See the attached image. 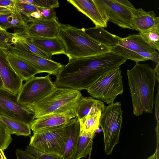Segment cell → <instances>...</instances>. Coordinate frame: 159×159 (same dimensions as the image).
<instances>
[{
  "label": "cell",
  "instance_id": "35",
  "mask_svg": "<svg viewBox=\"0 0 159 159\" xmlns=\"http://www.w3.org/2000/svg\"><path fill=\"white\" fill-rule=\"evenodd\" d=\"M16 0H0V6L12 9L15 5Z\"/></svg>",
  "mask_w": 159,
  "mask_h": 159
},
{
  "label": "cell",
  "instance_id": "22",
  "mask_svg": "<svg viewBox=\"0 0 159 159\" xmlns=\"http://www.w3.org/2000/svg\"><path fill=\"white\" fill-rule=\"evenodd\" d=\"M83 31L91 37L111 48L118 43L120 37L104 30L103 28L96 26L89 28H82Z\"/></svg>",
  "mask_w": 159,
  "mask_h": 159
},
{
  "label": "cell",
  "instance_id": "2",
  "mask_svg": "<svg viewBox=\"0 0 159 159\" xmlns=\"http://www.w3.org/2000/svg\"><path fill=\"white\" fill-rule=\"evenodd\" d=\"M127 75L133 107L136 116L143 112L152 113L157 77L154 69L147 64L136 63Z\"/></svg>",
  "mask_w": 159,
  "mask_h": 159
},
{
  "label": "cell",
  "instance_id": "30",
  "mask_svg": "<svg viewBox=\"0 0 159 159\" xmlns=\"http://www.w3.org/2000/svg\"><path fill=\"white\" fill-rule=\"evenodd\" d=\"M20 2L32 4L42 8H57L59 4L58 0H17Z\"/></svg>",
  "mask_w": 159,
  "mask_h": 159
},
{
  "label": "cell",
  "instance_id": "38",
  "mask_svg": "<svg viewBox=\"0 0 159 159\" xmlns=\"http://www.w3.org/2000/svg\"><path fill=\"white\" fill-rule=\"evenodd\" d=\"M157 138V147L156 151V159H159V134H156Z\"/></svg>",
  "mask_w": 159,
  "mask_h": 159
},
{
  "label": "cell",
  "instance_id": "19",
  "mask_svg": "<svg viewBox=\"0 0 159 159\" xmlns=\"http://www.w3.org/2000/svg\"><path fill=\"white\" fill-rule=\"evenodd\" d=\"M156 17L153 11H146L142 8L136 9L132 12L133 30L141 32L149 29L153 25Z\"/></svg>",
  "mask_w": 159,
  "mask_h": 159
},
{
  "label": "cell",
  "instance_id": "16",
  "mask_svg": "<svg viewBox=\"0 0 159 159\" xmlns=\"http://www.w3.org/2000/svg\"><path fill=\"white\" fill-rule=\"evenodd\" d=\"M75 117L76 111L46 115L34 119L30 124V128L34 134L40 130L64 125Z\"/></svg>",
  "mask_w": 159,
  "mask_h": 159
},
{
  "label": "cell",
  "instance_id": "11",
  "mask_svg": "<svg viewBox=\"0 0 159 159\" xmlns=\"http://www.w3.org/2000/svg\"><path fill=\"white\" fill-rule=\"evenodd\" d=\"M0 115L30 124L34 115L26 107L17 102V95L0 88Z\"/></svg>",
  "mask_w": 159,
  "mask_h": 159
},
{
  "label": "cell",
  "instance_id": "10",
  "mask_svg": "<svg viewBox=\"0 0 159 159\" xmlns=\"http://www.w3.org/2000/svg\"><path fill=\"white\" fill-rule=\"evenodd\" d=\"M48 74L43 77L33 76L22 85L17 94V102L22 105H31L41 100L56 87Z\"/></svg>",
  "mask_w": 159,
  "mask_h": 159
},
{
  "label": "cell",
  "instance_id": "44",
  "mask_svg": "<svg viewBox=\"0 0 159 159\" xmlns=\"http://www.w3.org/2000/svg\"><path fill=\"white\" fill-rule=\"evenodd\" d=\"M102 131V129H101L100 128V127H99V128H98L97 129L95 130V133H99Z\"/></svg>",
  "mask_w": 159,
  "mask_h": 159
},
{
  "label": "cell",
  "instance_id": "20",
  "mask_svg": "<svg viewBox=\"0 0 159 159\" xmlns=\"http://www.w3.org/2000/svg\"><path fill=\"white\" fill-rule=\"evenodd\" d=\"M105 106L102 101L92 97L83 96L76 110V115L79 120L87 115H93L102 112Z\"/></svg>",
  "mask_w": 159,
  "mask_h": 159
},
{
  "label": "cell",
  "instance_id": "15",
  "mask_svg": "<svg viewBox=\"0 0 159 159\" xmlns=\"http://www.w3.org/2000/svg\"><path fill=\"white\" fill-rule=\"evenodd\" d=\"M60 24L57 19H34L28 24L27 37H58Z\"/></svg>",
  "mask_w": 159,
  "mask_h": 159
},
{
  "label": "cell",
  "instance_id": "6",
  "mask_svg": "<svg viewBox=\"0 0 159 159\" xmlns=\"http://www.w3.org/2000/svg\"><path fill=\"white\" fill-rule=\"evenodd\" d=\"M121 106L120 102H118L105 106L100 117V126L103 132L104 151L107 155L112 154L119 143L122 122Z\"/></svg>",
  "mask_w": 159,
  "mask_h": 159
},
{
  "label": "cell",
  "instance_id": "24",
  "mask_svg": "<svg viewBox=\"0 0 159 159\" xmlns=\"http://www.w3.org/2000/svg\"><path fill=\"white\" fill-rule=\"evenodd\" d=\"M0 120L6 126L11 134L30 136V124L0 115Z\"/></svg>",
  "mask_w": 159,
  "mask_h": 159
},
{
  "label": "cell",
  "instance_id": "25",
  "mask_svg": "<svg viewBox=\"0 0 159 159\" xmlns=\"http://www.w3.org/2000/svg\"><path fill=\"white\" fill-rule=\"evenodd\" d=\"M16 35L13 44V46L15 48L48 60H52V56L42 51L34 44L29 39L24 37Z\"/></svg>",
  "mask_w": 159,
  "mask_h": 159
},
{
  "label": "cell",
  "instance_id": "14",
  "mask_svg": "<svg viewBox=\"0 0 159 159\" xmlns=\"http://www.w3.org/2000/svg\"><path fill=\"white\" fill-rule=\"evenodd\" d=\"M67 1L89 18L95 26L107 27L108 18L93 0H67Z\"/></svg>",
  "mask_w": 159,
  "mask_h": 159
},
{
  "label": "cell",
  "instance_id": "1",
  "mask_svg": "<svg viewBox=\"0 0 159 159\" xmlns=\"http://www.w3.org/2000/svg\"><path fill=\"white\" fill-rule=\"evenodd\" d=\"M125 62L111 52L99 55L69 59L56 75V87L80 91L87 90L98 80Z\"/></svg>",
  "mask_w": 159,
  "mask_h": 159
},
{
  "label": "cell",
  "instance_id": "28",
  "mask_svg": "<svg viewBox=\"0 0 159 159\" xmlns=\"http://www.w3.org/2000/svg\"><path fill=\"white\" fill-rule=\"evenodd\" d=\"M14 6L21 13L28 23L34 21V19L30 16L31 14L34 12L40 11V7L32 4L20 2L17 0H16Z\"/></svg>",
  "mask_w": 159,
  "mask_h": 159
},
{
  "label": "cell",
  "instance_id": "13",
  "mask_svg": "<svg viewBox=\"0 0 159 159\" xmlns=\"http://www.w3.org/2000/svg\"><path fill=\"white\" fill-rule=\"evenodd\" d=\"M6 49L0 48V76L4 88L17 95L23 81L14 71L7 59Z\"/></svg>",
  "mask_w": 159,
  "mask_h": 159
},
{
  "label": "cell",
  "instance_id": "33",
  "mask_svg": "<svg viewBox=\"0 0 159 159\" xmlns=\"http://www.w3.org/2000/svg\"><path fill=\"white\" fill-rule=\"evenodd\" d=\"M54 8H42L40 7L41 19H57L56 12Z\"/></svg>",
  "mask_w": 159,
  "mask_h": 159
},
{
  "label": "cell",
  "instance_id": "43",
  "mask_svg": "<svg viewBox=\"0 0 159 159\" xmlns=\"http://www.w3.org/2000/svg\"><path fill=\"white\" fill-rule=\"evenodd\" d=\"M0 88H4L3 83L2 82V79L1 78L0 76Z\"/></svg>",
  "mask_w": 159,
  "mask_h": 159
},
{
  "label": "cell",
  "instance_id": "39",
  "mask_svg": "<svg viewBox=\"0 0 159 159\" xmlns=\"http://www.w3.org/2000/svg\"><path fill=\"white\" fill-rule=\"evenodd\" d=\"M30 16L35 19H41V12L40 11L34 12L31 14Z\"/></svg>",
  "mask_w": 159,
  "mask_h": 159
},
{
  "label": "cell",
  "instance_id": "12",
  "mask_svg": "<svg viewBox=\"0 0 159 159\" xmlns=\"http://www.w3.org/2000/svg\"><path fill=\"white\" fill-rule=\"evenodd\" d=\"M7 53L25 61L37 69L40 73H47L56 75L62 65L33 53L18 49L13 45L6 49Z\"/></svg>",
  "mask_w": 159,
  "mask_h": 159
},
{
  "label": "cell",
  "instance_id": "5",
  "mask_svg": "<svg viewBox=\"0 0 159 159\" xmlns=\"http://www.w3.org/2000/svg\"><path fill=\"white\" fill-rule=\"evenodd\" d=\"M111 52L136 63L151 60L157 64L159 53L145 41L139 34H129L120 37L118 44L111 48Z\"/></svg>",
  "mask_w": 159,
  "mask_h": 159
},
{
  "label": "cell",
  "instance_id": "26",
  "mask_svg": "<svg viewBox=\"0 0 159 159\" xmlns=\"http://www.w3.org/2000/svg\"><path fill=\"white\" fill-rule=\"evenodd\" d=\"M139 34L151 47L159 51V17H156L152 27L147 30L139 32Z\"/></svg>",
  "mask_w": 159,
  "mask_h": 159
},
{
  "label": "cell",
  "instance_id": "7",
  "mask_svg": "<svg viewBox=\"0 0 159 159\" xmlns=\"http://www.w3.org/2000/svg\"><path fill=\"white\" fill-rule=\"evenodd\" d=\"M67 132L66 123L37 131L31 137L29 145L39 152L61 157Z\"/></svg>",
  "mask_w": 159,
  "mask_h": 159
},
{
  "label": "cell",
  "instance_id": "31",
  "mask_svg": "<svg viewBox=\"0 0 159 159\" xmlns=\"http://www.w3.org/2000/svg\"><path fill=\"white\" fill-rule=\"evenodd\" d=\"M16 35L6 30L0 31V48L7 49L13 45Z\"/></svg>",
  "mask_w": 159,
  "mask_h": 159
},
{
  "label": "cell",
  "instance_id": "34",
  "mask_svg": "<svg viewBox=\"0 0 159 159\" xmlns=\"http://www.w3.org/2000/svg\"><path fill=\"white\" fill-rule=\"evenodd\" d=\"M17 159H37L33 155L20 149H17L16 151Z\"/></svg>",
  "mask_w": 159,
  "mask_h": 159
},
{
  "label": "cell",
  "instance_id": "40",
  "mask_svg": "<svg viewBox=\"0 0 159 159\" xmlns=\"http://www.w3.org/2000/svg\"><path fill=\"white\" fill-rule=\"evenodd\" d=\"M159 62L157 64L156 67L154 69L156 76L157 77V80L159 82Z\"/></svg>",
  "mask_w": 159,
  "mask_h": 159
},
{
  "label": "cell",
  "instance_id": "46",
  "mask_svg": "<svg viewBox=\"0 0 159 159\" xmlns=\"http://www.w3.org/2000/svg\"><path fill=\"white\" fill-rule=\"evenodd\" d=\"M90 153H91V152H90ZM89 154V159H90V155H91V153H90Z\"/></svg>",
  "mask_w": 159,
  "mask_h": 159
},
{
  "label": "cell",
  "instance_id": "4",
  "mask_svg": "<svg viewBox=\"0 0 159 159\" xmlns=\"http://www.w3.org/2000/svg\"><path fill=\"white\" fill-rule=\"evenodd\" d=\"M82 97L79 91L56 87L41 100L24 105L33 114L34 119L46 115L76 111Z\"/></svg>",
  "mask_w": 159,
  "mask_h": 159
},
{
  "label": "cell",
  "instance_id": "41",
  "mask_svg": "<svg viewBox=\"0 0 159 159\" xmlns=\"http://www.w3.org/2000/svg\"><path fill=\"white\" fill-rule=\"evenodd\" d=\"M0 159H7L3 151L0 149Z\"/></svg>",
  "mask_w": 159,
  "mask_h": 159
},
{
  "label": "cell",
  "instance_id": "42",
  "mask_svg": "<svg viewBox=\"0 0 159 159\" xmlns=\"http://www.w3.org/2000/svg\"><path fill=\"white\" fill-rule=\"evenodd\" d=\"M146 159H156V151H155V152L151 156L148 157Z\"/></svg>",
  "mask_w": 159,
  "mask_h": 159
},
{
  "label": "cell",
  "instance_id": "18",
  "mask_svg": "<svg viewBox=\"0 0 159 159\" xmlns=\"http://www.w3.org/2000/svg\"><path fill=\"white\" fill-rule=\"evenodd\" d=\"M27 38L42 51L52 56L55 54H65L64 44L58 37L29 36Z\"/></svg>",
  "mask_w": 159,
  "mask_h": 159
},
{
  "label": "cell",
  "instance_id": "8",
  "mask_svg": "<svg viewBox=\"0 0 159 159\" xmlns=\"http://www.w3.org/2000/svg\"><path fill=\"white\" fill-rule=\"evenodd\" d=\"M122 77L120 67L111 70L91 85L87 92L107 104L112 103L117 96L123 92Z\"/></svg>",
  "mask_w": 159,
  "mask_h": 159
},
{
  "label": "cell",
  "instance_id": "17",
  "mask_svg": "<svg viewBox=\"0 0 159 159\" xmlns=\"http://www.w3.org/2000/svg\"><path fill=\"white\" fill-rule=\"evenodd\" d=\"M67 135L61 157L63 159H70L76 147L80 132V124L77 117L66 123Z\"/></svg>",
  "mask_w": 159,
  "mask_h": 159
},
{
  "label": "cell",
  "instance_id": "36",
  "mask_svg": "<svg viewBox=\"0 0 159 159\" xmlns=\"http://www.w3.org/2000/svg\"><path fill=\"white\" fill-rule=\"evenodd\" d=\"M159 84H158L157 93L156 95L155 101V116L156 118L157 123L159 124Z\"/></svg>",
  "mask_w": 159,
  "mask_h": 159
},
{
  "label": "cell",
  "instance_id": "27",
  "mask_svg": "<svg viewBox=\"0 0 159 159\" xmlns=\"http://www.w3.org/2000/svg\"><path fill=\"white\" fill-rule=\"evenodd\" d=\"M102 112L93 115L89 114L79 120L80 128L79 135L85 132L95 131L100 127L99 120Z\"/></svg>",
  "mask_w": 159,
  "mask_h": 159
},
{
  "label": "cell",
  "instance_id": "9",
  "mask_svg": "<svg viewBox=\"0 0 159 159\" xmlns=\"http://www.w3.org/2000/svg\"><path fill=\"white\" fill-rule=\"evenodd\" d=\"M110 21L124 29L133 30L132 12L136 8L127 0H93Z\"/></svg>",
  "mask_w": 159,
  "mask_h": 159
},
{
  "label": "cell",
  "instance_id": "32",
  "mask_svg": "<svg viewBox=\"0 0 159 159\" xmlns=\"http://www.w3.org/2000/svg\"><path fill=\"white\" fill-rule=\"evenodd\" d=\"M25 151L33 155L37 159H63L59 155L42 152L29 145L26 147Z\"/></svg>",
  "mask_w": 159,
  "mask_h": 159
},
{
  "label": "cell",
  "instance_id": "23",
  "mask_svg": "<svg viewBox=\"0 0 159 159\" xmlns=\"http://www.w3.org/2000/svg\"><path fill=\"white\" fill-rule=\"evenodd\" d=\"M95 130L84 132L79 135L77 142L70 159H80L86 157L91 152Z\"/></svg>",
  "mask_w": 159,
  "mask_h": 159
},
{
  "label": "cell",
  "instance_id": "45",
  "mask_svg": "<svg viewBox=\"0 0 159 159\" xmlns=\"http://www.w3.org/2000/svg\"><path fill=\"white\" fill-rule=\"evenodd\" d=\"M4 30H4L1 26H0V31H3Z\"/></svg>",
  "mask_w": 159,
  "mask_h": 159
},
{
  "label": "cell",
  "instance_id": "21",
  "mask_svg": "<svg viewBox=\"0 0 159 159\" xmlns=\"http://www.w3.org/2000/svg\"><path fill=\"white\" fill-rule=\"evenodd\" d=\"M7 53V59L15 72L23 80L27 81L39 73L35 68L22 59Z\"/></svg>",
  "mask_w": 159,
  "mask_h": 159
},
{
  "label": "cell",
  "instance_id": "29",
  "mask_svg": "<svg viewBox=\"0 0 159 159\" xmlns=\"http://www.w3.org/2000/svg\"><path fill=\"white\" fill-rule=\"evenodd\" d=\"M11 134L6 126L0 120V149L4 150L12 141Z\"/></svg>",
  "mask_w": 159,
  "mask_h": 159
},
{
  "label": "cell",
  "instance_id": "3",
  "mask_svg": "<svg viewBox=\"0 0 159 159\" xmlns=\"http://www.w3.org/2000/svg\"><path fill=\"white\" fill-rule=\"evenodd\" d=\"M69 59L91 56L111 52V48L93 39L82 29L60 23L58 37Z\"/></svg>",
  "mask_w": 159,
  "mask_h": 159
},
{
  "label": "cell",
  "instance_id": "37",
  "mask_svg": "<svg viewBox=\"0 0 159 159\" xmlns=\"http://www.w3.org/2000/svg\"><path fill=\"white\" fill-rule=\"evenodd\" d=\"M12 9L7 7L0 6V15L11 14L12 12Z\"/></svg>",
  "mask_w": 159,
  "mask_h": 159
}]
</instances>
